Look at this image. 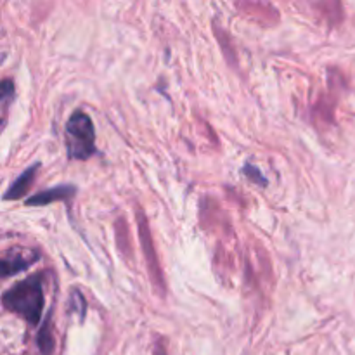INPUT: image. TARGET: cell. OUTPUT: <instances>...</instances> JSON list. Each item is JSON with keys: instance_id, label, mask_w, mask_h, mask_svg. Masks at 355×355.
Masks as SVG:
<instances>
[{"instance_id": "cell-8", "label": "cell", "mask_w": 355, "mask_h": 355, "mask_svg": "<svg viewBox=\"0 0 355 355\" xmlns=\"http://www.w3.org/2000/svg\"><path fill=\"white\" fill-rule=\"evenodd\" d=\"M69 305H71V311L76 312L80 318H85V298L78 293V291H73L71 300H69Z\"/></svg>"}, {"instance_id": "cell-5", "label": "cell", "mask_w": 355, "mask_h": 355, "mask_svg": "<svg viewBox=\"0 0 355 355\" xmlns=\"http://www.w3.org/2000/svg\"><path fill=\"white\" fill-rule=\"evenodd\" d=\"M75 194V187L73 186H58V187H52V189L47 191H42V193L35 194L31 196L30 200L26 201V205L30 207H40V205H49L52 201H62V200H68Z\"/></svg>"}, {"instance_id": "cell-9", "label": "cell", "mask_w": 355, "mask_h": 355, "mask_svg": "<svg viewBox=\"0 0 355 355\" xmlns=\"http://www.w3.org/2000/svg\"><path fill=\"white\" fill-rule=\"evenodd\" d=\"M14 97V85L10 80H3L2 82V111L3 116L7 113V103H10Z\"/></svg>"}, {"instance_id": "cell-6", "label": "cell", "mask_w": 355, "mask_h": 355, "mask_svg": "<svg viewBox=\"0 0 355 355\" xmlns=\"http://www.w3.org/2000/svg\"><path fill=\"white\" fill-rule=\"evenodd\" d=\"M38 166H40V165H33V166H30L26 172L21 173V175L17 177L16 180H14L12 186L7 189L6 196H3V198H6V200H19V198H23L24 194L28 193V189L31 187V184H33L35 173H37Z\"/></svg>"}, {"instance_id": "cell-10", "label": "cell", "mask_w": 355, "mask_h": 355, "mask_svg": "<svg viewBox=\"0 0 355 355\" xmlns=\"http://www.w3.org/2000/svg\"><path fill=\"white\" fill-rule=\"evenodd\" d=\"M245 173H246V175H248V177H250V175L255 177L257 182H259V184H266V179H263V177H262V173H260L259 170H257V168H253L252 165L246 166V168H245Z\"/></svg>"}, {"instance_id": "cell-3", "label": "cell", "mask_w": 355, "mask_h": 355, "mask_svg": "<svg viewBox=\"0 0 355 355\" xmlns=\"http://www.w3.org/2000/svg\"><path fill=\"white\" fill-rule=\"evenodd\" d=\"M135 217H137L139 239H141L142 250H144V257H146V262H148L149 276H151L153 284L158 288L159 293H163V291H165V281H163V272H162V267H159L158 255H156L155 241H153L151 229H149L148 218H146L144 211H142L141 208H137V211H135Z\"/></svg>"}, {"instance_id": "cell-2", "label": "cell", "mask_w": 355, "mask_h": 355, "mask_svg": "<svg viewBox=\"0 0 355 355\" xmlns=\"http://www.w3.org/2000/svg\"><path fill=\"white\" fill-rule=\"evenodd\" d=\"M66 148L73 159H87L96 153L94 123L83 111H75L66 123Z\"/></svg>"}, {"instance_id": "cell-4", "label": "cell", "mask_w": 355, "mask_h": 355, "mask_svg": "<svg viewBox=\"0 0 355 355\" xmlns=\"http://www.w3.org/2000/svg\"><path fill=\"white\" fill-rule=\"evenodd\" d=\"M35 260H38V253L33 250L10 248L2 259V276L9 277L12 274L21 272V270L28 269Z\"/></svg>"}, {"instance_id": "cell-1", "label": "cell", "mask_w": 355, "mask_h": 355, "mask_svg": "<svg viewBox=\"0 0 355 355\" xmlns=\"http://www.w3.org/2000/svg\"><path fill=\"white\" fill-rule=\"evenodd\" d=\"M44 283L45 276L42 272L33 274L28 279L16 283L3 293V307L21 315L30 324H38L45 302Z\"/></svg>"}, {"instance_id": "cell-7", "label": "cell", "mask_w": 355, "mask_h": 355, "mask_svg": "<svg viewBox=\"0 0 355 355\" xmlns=\"http://www.w3.org/2000/svg\"><path fill=\"white\" fill-rule=\"evenodd\" d=\"M51 318L45 319L44 326H42L40 333H38V349H40L42 355H51L52 354V349H54V336H52L51 333V321H49Z\"/></svg>"}]
</instances>
